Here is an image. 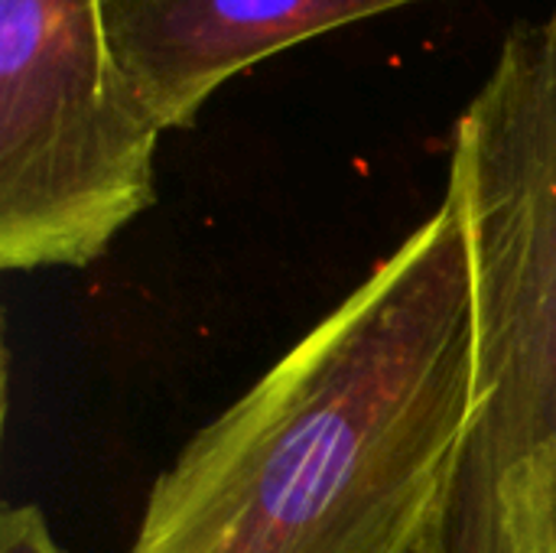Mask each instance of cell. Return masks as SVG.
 <instances>
[{"instance_id":"6da1fadb","label":"cell","mask_w":556,"mask_h":553,"mask_svg":"<svg viewBox=\"0 0 556 553\" xmlns=\"http://www.w3.org/2000/svg\"><path fill=\"white\" fill-rule=\"evenodd\" d=\"M472 284L443 196L153 482L130 553H424L472 414Z\"/></svg>"},{"instance_id":"7a4b0ae2","label":"cell","mask_w":556,"mask_h":553,"mask_svg":"<svg viewBox=\"0 0 556 553\" xmlns=\"http://www.w3.org/2000/svg\"><path fill=\"white\" fill-rule=\"evenodd\" d=\"M446 196L472 284V414L424 553H556V3L459 114Z\"/></svg>"},{"instance_id":"3957f363","label":"cell","mask_w":556,"mask_h":553,"mask_svg":"<svg viewBox=\"0 0 556 553\" xmlns=\"http://www.w3.org/2000/svg\"><path fill=\"white\" fill-rule=\"evenodd\" d=\"M163 127L101 0H0V267H85L153 205Z\"/></svg>"},{"instance_id":"277c9868","label":"cell","mask_w":556,"mask_h":553,"mask_svg":"<svg viewBox=\"0 0 556 553\" xmlns=\"http://www.w3.org/2000/svg\"><path fill=\"white\" fill-rule=\"evenodd\" d=\"M424 0H101L114 62L163 130L235 75L329 29Z\"/></svg>"},{"instance_id":"5b68a950","label":"cell","mask_w":556,"mask_h":553,"mask_svg":"<svg viewBox=\"0 0 556 553\" xmlns=\"http://www.w3.org/2000/svg\"><path fill=\"white\" fill-rule=\"evenodd\" d=\"M0 553H68L52 535L36 505H3L0 512Z\"/></svg>"}]
</instances>
